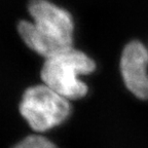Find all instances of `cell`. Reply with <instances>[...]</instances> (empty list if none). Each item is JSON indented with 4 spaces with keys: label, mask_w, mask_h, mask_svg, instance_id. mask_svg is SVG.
<instances>
[{
    "label": "cell",
    "mask_w": 148,
    "mask_h": 148,
    "mask_svg": "<svg viewBox=\"0 0 148 148\" xmlns=\"http://www.w3.org/2000/svg\"><path fill=\"white\" fill-rule=\"evenodd\" d=\"M28 12L32 21L18 24L27 46L46 59L73 49L74 21L68 10L49 0H30Z\"/></svg>",
    "instance_id": "obj_1"
},
{
    "label": "cell",
    "mask_w": 148,
    "mask_h": 148,
    "mask_svg": "<svg viewBox=\"0 0 148 148\" xmlns=\"http://www.w3.org/2000/svg\"><path fill=\"white\" fill-rule=\"evenodd\" d=\"M95 69V62L88 55L71 49L46 59L41 69V79L45 86L67 100L79 99L88 92V86L79 76Z\"/></svg>",
    "instance_id": "obj_2"
},
{
    "label": "cell",
    "mask_w": 148,
    "mask_h": 148,
    "mask_svg": "<svg viewBox=\"0 0 148 148\" xmlns=\"http://www.w3.org/2000/svg\"><path fill=\"white\" fill-rule=\"evenodd\" d=\"M20 112L36 132H45L61 125L69 117L71 105L45 84L34 86L25 90Z\"/></svg>",
    "instance_id": "obj_3"
},
{
    "label": "cell",
    "mask_w": 148,
    "mask_h": 148,
    "mask_svg": "<svg viewBox=\"0 0 148 148\" xmlns=\"http://www.w3.org/2000/svg\"><path fill=\"white\" fill-rule=\"evenodd\" d=\"M120 71L125 86L137 98L148 100V47L138 40L125 46Z\"/></svg>",
    "instance_id": "obj_4"
},
{
    "label": "cell",
    "mask_w": 148,
    "mask_h": 148,
    "mask_svg": "<svg viewBox=\"0 0 148 148\" xmlns=\"http://www.w3.org/2000/svg\"><path fill=\"white\" fill-rule=\"evenodd\" d=\"M12 148H57V146L44 137L31 135L23 139Z\"/></svg>",
    "instance_id": "obj_5"
}]
</instances>
